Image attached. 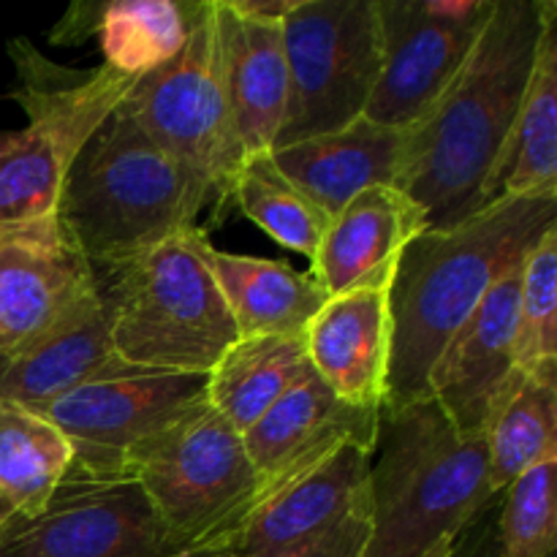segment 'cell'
Segmentation results:
<instances>
[{
  "mask_svg": "<svg viewBox=\"0 0 557 557\" xmlns=\"http://www.w3.org/2000/svg\"><path fill=\"white\" fill-rule=\"evenodd\" d=\"M134 123L223 205L245 152L234 134L223 87L215 0H199L174 60L136 79L120 103Z\"/></svg>",
  "mask_w": 557,
  "mask_h": 557,
  "instance_id": "cell-8",
  "label": "cell"
},
{
  "mask_svg": "<svg viewBox=\"0 0 557 557\" xmlns=\"http://www.w3.org/2000/svg\"><path fill=\"white\" fill-rule=\"evenodd\" d=\"M207 228H188L96 283L112 305V351L136 368L210 375L239 341L207 261Z\"/></svg>",
  "mask_w": 557,
  "mask_h": 557,
  "instance_id": "cell-5",
  "label": "cell"
},
{
  "mask_svg": "<svg viewBox=\"0 0 557 557\" xmlns=\"http://www.w3.org/2000/svg\"><path fill=\"white\" fill-rule=\"evenodd\" d=\"M557 190V5L544 22L525 96L498 174V196Z\"/></svg>",
  "mask_w": 557,
  "mask_h": 557,
  "instance_id": "cell-24",
  "label": "cell"
},
{
  "mask_svg": "<svg viewBox=\"0 0 557 557\" xmlns=\"http://www.w3.org/2000/svg\"><path fill=\"white\" fill-rule=\"evenodd\" d=\"M114 359L112 305L98 288L30 343L0 357V400L41 406Z\"/></svg>",
  "mask_w": 557,
  "mask_h": 557,
  "instance_id": "cell-20",
  "label": "cell"
},
{
  "mask_svg": "<svg viewBox=\"0 0 557 557\" xmlns=\"http://www.w3.org/2000/svg\"><path fill=\"white\" fill-rule=\"evenodd\" d=\"M283 49L288 98L272 150L364 117L384 58L375 0H299L283 20Z\"/></svg>",
  "mask_w": 557,
  "mask_h": 557,
  "instance_id": "cell-9",
  "label": "cell"
},
{
  "mask_svg": "<svg viewBox=\"0 0 557 557\" xmlns=\"http://www.w3.org/2000/svg\"><path fill=\"white\" fill-rule=\"evenodd\" d=\"M221 38L223 87L234 134L245 158L272 152L288 98V65L283 49V22L243 16L215 0Z\"/></svg>",
  "mask_w": 557,
  "mask_h": 557,
  "instance_id": "cell-19",
  "label": "cell"
},
{
  "mask_svg": "<svg viewBox=\"0 0 557 557\" xmlns=\"http://www.w3.org/2000/svg\"><path fill=\"white\" fill-rule=\"evenodd\" d=\"M490 493L500 495L517 476L557 451V368L522 375L484 428Z\"/></svg>",
  "mask_w": 557,
  "mask_h": 557,
  "instance_id": "cell-25",
  "label": "cell"
},
{
  "mask_svg": "<svg viewBox=\"0 0 557 557\" xmlns=\"http://www.w3.org/2000/svg\"><path fill=\"white\" fill-rule=\"evenodd\" d=\"M389 288L337 294L305 332L310 368L341 400L381 408L392 357Z\"/></svg>",
  "mask_w": 557,
  "mask_h": 557,
  "instance_id": "cell-18",
  "label": "cell"
},
{
  "mask_svg": "<svg viewBox=\"0 0 557 557\" xmlns=\"http://www.w3.org/2000/svg\"><path fill=\"white\" fill-rule=\"evenodd\" d=\"M373 539L364 557H419L457 539L493 500L484 435H460L433 400L381 408L373 466Z\"/></svg>",
  "mask_w": 557,
  "mask_h": 557,
  "instance_id": "cell-4",
  "label": "cell"
},
{
  "mask_svg": "<svg viewBox=\"0 0 557 557\" xmlns=\"http://www.w3.org/2000/svg\"><path fill=\"white\" fill-rule=\"evenodd\" d=\"M308 370L305 337H239L207 375V403L245 435Z\"/></svg>",
  "mask_w": 557,
  "mask_h": 557,
  "instance_id": "cell-23",
  "label": "cell"
},
{
  "mask_svg": "<svg viewBox=\"0 0 557 557\" xmlns=\"http://www.w3.org/2000/svg\"><path fill=\"white\" fill-rule=\"evenodd\" d=\"M297 3L299 0H226L228 9L237 11V14L267 22H283Z\"/></svg>",
  "mask_w": 557,
  "mask_h": 557,
  "instance_id": "cell-32",
  "label": "cell"
},
{
  "mask_svg": "<svg viewBox=\"0 0 557 557\" xmlns=\"http://www.w3.org/2000/svg\"><path fill=\"white\" fill-rule=\"evenodd\" d=\"M71 460V444L54 424L30 408L0 400V500L14 515H38Z\"/></svg>",
  "mask_w": 557,
  "mask_h": 557,
  "instance_id": "cell-26",
  "label": "cell"
},
{
  "mask_svg": "<svg viewBox=\"0 0 557 557\" xmlns=\"http://www.w3.org/2000/svg\"><path fill=\"white\" fill-rule=\"evenodd\" d=\"M522 261L484 294L430 370V397L444 408L460 435H484L495 408L525 375L515 362Z\"/></svg>",
  "mask_w": 557,
  "mask_h": 557,
  "instance_id": "cell-16",
  "label": "cell"
},
{
  "mask_svg": "<svg viewBox=\"0 0 557 557\" xmlns=\"http://www.w3.org/2000/svg\"><path fill=\"white\" fill-rule=\"evenodd\" d=\"M218 288L228 305L239 337H305L310 321L330 302L313 272L286 261L207 250Z\"/></svg>",
  "mask_w": 557,
  "mask_h": 557,
  "instance_id": "cell-22",
  "label": "cell"
},
{
  "mask_svg": "<svg viewBox=\"0 0 557 557\" xmlns=\"http://www.w3.org/2000/svg\"><path fill=\"white\" fill-rule=\"evenodd\" d=\"M96 292V270L54 212L0 223V357Z\"/></svg>",
  "mask_w": 557,
  "mask_h": 557,
  "instance_id": "cell-15",
  "label": "cell"
},
{
  "mask_svg": "<svg viewBox=\"0 0 557 557\" xmlns=\"http://www.w3.org/2000/svg\"><path fill=\"white\" fill-rule=\"evenodd\" d=\"M373 451L343 446L256 506L215 555L364 557L373 539Z\"/></svg>",
  "mask_w": 557,
  "mask_h": 557,
  "instance_id": "cell-11",
  "label": "cell"
},
{
  "mask_svg": "<svg viewBox=\"0 0 557 557\" xmlns=\"http://www.w3.org/2000/svg\"><path fill=\"white\" fill-rule=\"evenodd\" d=\"M101 14L103 3H74L49 38H52L54 44H60V47H69V44L74 41H85L87 36L98 33Z\"/></svg>",
  "mask_w": 557,
  "mask_h": 557,
  "instance_id": "cell-31",
  "label": "cell"
},
{
  "mask_svg": "<svg viewBox=\"0 0 557 557\" xmlns=\"http://www.w3.org/2000/svg\"><path fill=\"white\" fill-rule=\"evenodd\" d=\"M381 74L364 117L408 131L435 107L476 47L495 0H375Z\"/></svg>",
  "mask_w": 557,
  "mask_h": 557,
  "instance_id": "cell-13",
  "label": "cell"
},
{
  "mask_svg": "<svg viewBox=\"0 0 557 557\" xmlns=\"http://www.w3.org/2000/svg\"><path fill=\"white\" fill-rule=\"evenodd\" d=\"M199 0H114L103 3L98 44L103 65L125 76L152 74L174 60L188 38Z\"/></svg>",
  "mask_w": 557,
  "mask_h": 557,
  "instance_id": "cell-27",
  "label": "cell"
},
{
  "mask_svg": "<svg viewBox=\"0 0 557 557\" xmlns=\"http://www.w3.org/2000/svg\"><path fill=\"white\" fill-rule=\"evenodd\" d=\"M555 0H495L462 69L406 131L397 188L441 232L498 196V174Z\"/></svg>",
  "mask_w": 557,
  "mask_h": 557,
  "instance_id": "cell-1",
  "label": "cell"
},
{
  "mask_svg": "<svg viewBox=\"0 0 557 557\" xmlns=\"http://www.w3.org/2000/svg\"><path fill=\"white\" fill-rule=\"evenodd\" d=\"M207 406V375L136 368L109 359L98 373L54 400L33 406L71 444L69 471L107 479L125 476V455Z\"/></svg>",
  "mask_w": 557,
  "mask_h": 557,
  "instance_id": "cell-10",
  "label": "cell"
},
{
  "mask_svg": "<svg viewBox=\"0 0 557 557\" xmlns=\"http://www.w3.org/2000/svg\"><path fill=\"white\" fill-rule=\"evenodd\" d=\"M228 201H234L245 218L264 228L275 243L308 256L310 261L332 221L297 183L281 172L270 152L245 158Z\"/></svg>",
  "mask_w": 557,
  "mask_h": 557,
  "instance_id": "cell-28",
  "label": "cell"
},
{
  "mask_svg": "<svg viewBox=\"0 0 557 557\" xmlns=\"http://www.w3.org/2000/svg\"><path fill=\"white\" fill-rule=\"evenodd\" d=\"M379 417L381 408L341 400L310 368L243 435L250 462L259 473V493L248 515L267 498H272L277 490L308 476L343 446L373 451Z\"/></svg>",
  "mask_w": 557,
  "mask_h": 557,
  "instance_id": "cell-14",
  "label": "cell"
},
{
  "mask_svg": "<svg viewBox=\"0 0 557 557\" xmlns=\"http://www.w3.org/2000/svg\"><path fill=\"white\" fill-rule=\"evenodd\" d=\"M123 473L145 490L190 557L215 555L259 493L243 435L210 403L139 441L125 455Z\"/></svg>",
  "mask_w": 557,
  "mask_h": 557,
  "instance_id": "cell-7",
  "label": "cell"
},
{
  "mask_svg": "<svg viewBox=\"0 0 557 557\" xmlns=\"http://www.w3.org/2000/svg\"><path fill=\"white\" fill-rule=\"evenodd\" d=\"M9 54L20 74L11 98L25 109L27 125L0 136V223L58 210L71 163L136 85L109 65L60 69L27 38H11Z\"/></svg>",
  "mask_w": 557,
  "mask_h": 557,
  "instance_id": "cell-6",
  "label": "cell"
},
{
  "mask_svg": "<svg viewBox=\"0 0 557 557\" xmlns=\"http://www.w3.org/2000/svg\"><path fill=\"white\" fill-rule=\"evenodd\" d=\"M555 468L557 451L539 460L509 484L504 515H500V557L555 555Z\"/></svg>",
  "mask_w": 557,
  "mask_h": 557,
  "instance_id": "cell-30",
  "label": "cell"
},
{
  "mask_svg": "<svg viewBox=\"0 0 557 557\" xmlns=\"http://www.w3.org/2000/svg\"><path fill=\"white\" fill-rule=\"evenodd\" d=\"M422 232H428L422 207L395 185H375L332 215L310 272L330 297L392 286L403 250Z\"/></svg>",
  "mask_w": 557,
  "mask_h": 557,
  "instance_id": "cell-17",
  "label": "cell"
},
{
  "mask_svg": "<svg viewBox=\"0 0 557 557\" xmlns=\"http://www.w3.org/2000/svg\"><path fill=\"white\" fill-rule=\"evenodd\" d=\"M455 553V539H441V542H435L433 547L424 549L419 557H451Z\"/></svg>",
  "mask_w": 557,
  "mask_h": 557,
  "instance_id": "cell-33",
  "label": "cell"
},
{
  "mask_svg": "<svg viewBox=\"0 0 557 557\" xmlns=\"http://www.w3.org/2000/svg\"><path fill=\"white\" fill-rule=\"evenodd\" d=\"M210 205V190L117 107L71 163L54 215L101 272L194 228Z\"/></svg>",
  "mask_w": 557,
  "mask_h": 557,
  "instance_id": "cell-3",
  "label": "cell"
},
{
  "mask_svg": "<svg viewBox=\"0 0 557 557\" xmlns=\"http://www.w3.org/2000/svg\"><path fill=\"white\" fill-rule=\"evenodd\" d=\"M11 517H14V511H11V506H5L3 500H0V528H3L5 522L11 520Z\"/></svg>",
  "mask_w": 557,
  "mask_h": 557,
  "instance_id": "cell-34",
  "label": "cell"
},
{
  "mask_svg": "<svg viewBox=\"0 0 557 557\" xmlns=\"http://www.w3.org/2000/svg\"><path fill=\"white\" fill-rule=\"evenodd\" d=\"M406 131L359 117L346 128L310 136L270 156L332 218L362 190L375 185L397 188Z\"/></svg>",
  "mask_w": 557,
  "mask_h": 557,
  "instance_id": "cell-21",
  "label": "cell"
},
{
  "mask_svg": "<svg viewBox=\"0 0 557 557\" xmlns=\"http://www.w3.org/2000/svg\"><path fill=\"white\" fill-rule=\"evenodd\" d=\"M515 362L528 375L557 368V223L522 261Z\"/></svg>",
  "mask_w": 557,
  "mask_h": 557,
  "instance_id": "cell-29",
  "label": "cell"
},
{
  "mask_svg": "<svg viewBox=\"0 0 557 557\" xmlns=\"http://www.w3.org/2000/svg\"><path fill=\"white\" fill-rule=\"evenodd\" d=\"M0 557H190L131 476L69 471L38 515L0 528Z\"/></svg>",
  "mask_w": 557,
  "mask_h": 557,
  "instance_id": "cell-12",
  "label": "cell"
},
{
  "mask_svg": "<svg viewBox=\"0 0 557 557\" xmlns=\"http://www.w3.org/2000/svg\"><path fill=\"white\" fill-rule=\"evenodd\" d=\"M212 557H243V555H212Z\"/></svg>",
  "mask_w": 557,
  "mask_h": 557,
  "instance_id": "cell-35",
  "label": "cell"
},
{
  "mask_svg": "<svg viewBox=\"0 0 557 557\" xmlns=\"http://www.w3.org/2000/svg\"><path fill=\"white\" fill-rule=\"evenodd\" d=\"M555 223L557 190L500 196L457 226L428 228L403 250L389 288L392 357L381 408L430 397V370L449 337Z\"/></svg>",
  "mask_w": 557,
  "mask_h": 557,
  "instance_id": "cell-2",
  "label": "cell"
}]
</instances>
